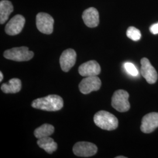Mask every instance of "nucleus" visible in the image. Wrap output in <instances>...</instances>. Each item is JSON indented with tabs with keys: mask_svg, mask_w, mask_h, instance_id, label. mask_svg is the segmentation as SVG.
Listing matches in <instances>:
<instances>
[{
	"mask_svg": "<svg viewBox=\"0 0 158 158\" xmlns=\"http://www.w3.org/2000/svg\"><path fill=\"white\" fill-rule=\"evenodd\" d=\"M63 100L60 96L52 94L45 97L39 98L32 102L31 106L36 109L47 111H56L63 107Z\"/></svg>",
	"mask_w": 158,
	"mask_h": 158,
	"instance_id": "f257e3e1",
	"label": "nucleus"
},
{
	"mask_svg": "<svg viewBox=\"0 0 158 158\" xmlns=\"http://www.w3.org/2000/svg\"><path fill=\"white\" fill-rule=\"evenodd\" d=\"M95 124L102 130L113 131L118 125V121L111 113L106 111H100L94 117Z\"/></svg>",
	"mask_w": 158,
	"mask_h": 158,
	"instance_id": "f03ea898",
	"label": "nucleus"
},
{
	"mask_svg": "<svg viewBox=\"0 0 158 158\" xmlns=\"http://www.w3.org/2000/svg\"><path fill=\"white\" fill-rule=\"evenodd\" d=\"M34 56V52L29 51L28 48L26 46L14 48L6 50L4 53L5 58L16 62L28 61Z\"/></svg>",
	"mask_w": 158,
	"mask_h": 158,
	"instance_id": "7ed1b4c3",
	"label": "nucleus"
},
{
	"mask_svg": "<svg viewBox=\"0 0 158 158\" xmlns=\"http://www.w3.org/2000/svg\"><path fill=\"white\" fill-rule=\"evenodd\" d=\"M129 97L128 93L124 90H118L115 91L111 100L113 107L121 113L128 111L130 108Z\"/></svg>",
	"mask_w": 158,
	"mask_h": 158,
	"instance_id": "20e7f679",
	"label": "nucleus"
},
{
	"mask_svg": "<svg viewBox=\"0 0 158 158\" xmlns=\"http://www.w3.org/2000/svg\"><path fill=\"white\" fill-rule=\"evenodd\" d=\"M37 28L42 34L49 35L53 32L54 19L48 14L40 12L36 18Z\"/></svg>",
	"mask_w": 158,
	"mask_h": 158,
	"instance_id": "39448f33",
	"label": "nucleus"
},
{
	"mask_svg": "<svg viewBox=\"0 0 158 158\" xmlns=\"http://www.w3.org/2000/svg\"><path fill=\"white\" fill-rule=\"evenodd\" d=\"M97 147L95 144L89 142H77L73 148L75 155L79 157H90L97 152Z\"/></svg>",
	"mask_w": 158,
	"mask_h": 158,
	"instance_id": "423d86ee",
	"label": "nucleus"
},
{
	"mask_svg": "<svg viewBox=\"0 0 158 158\" xmlns=\"http://www.w3.org/2000/svg\"><path fill=\"white\" fill-rule=\"evenodd\" d=\"M102 81L97 76L86 77L80 83L79 90L83 94H88L93 91H98L101 87Z\"/></svg>",
	"mask_w": 158,
	"mask_h": 158,
	"instance_id": "0eeeda50",
	"label": "nucleus"
},
{
	"mask_svg": "<svg viewBox=\"0 0 158 158\" xmlns=\"http://www.w3.org/2000/svg\"><path fill=\"white\" fill-rule=\"evenodd\" d=\"M141 73L149 84L155 83L158 80V73L155 69L153 67L149 60L145 57L141 60Z\"/></svg>",
	"mask_w": 158,
	"mask_h": 158,
	"instance_id": "6e6552de",
	"label": "nucleus"
},
{
	"mask_svg": "<svg viewBox=\"0 0 158 158\" xmlns=\"http://www.w3.org/2000/svg\"><path fill=\"white\" fill-rule=\"evenodd\" d=\"M25 23V19L21 15H17L13 17L6 25L5 31L9 35H16L19 34Z\"/></svg>",
	"mask_w": 158,
	"mask_h": 158,
	"instance_id": "1a4fd4ad",
	"label": "nucleus"
},
{
	"mask_svg": "<svg viewBox=\"0 0 158 158\" xmlns=\"http://www.w3.org/2000/svg\"><path fill=\"white\" fill-rule=\"evenodd\" d=\"M77 55L72 49L63 51L60 57V65L63 72H68L76 63Z\"/></svg>",
	"mask_w": 158,
	"mask_h": 158,
	"instance_id": "9d476101",
	"label": "nucleus"
},
{
	"mask_svg": "<svg viewBox=\"0 0 158 158\" xmlns=\"http://www.w3.org/2000/svg\"><path fill=\"white\" fill-rule=\"evenodd\" d=\"M141 130L145 134L152 132L158 127V113H151L145 115L142 119Z\"/></svg>",
	"mask_w": 158,
	"mask_h": 158,
	"instance_id": "9b49d317",
	"label": "nucleus"
},
{
	"mask_svg": "<svg viewBox=\"0 0 158 158\" xmlns=\"http://www.w3.org/2000/svg\"><path fill=\"white\" fill-rule=\"evenodd\" d=\"M101 72V67L96 60H90L81 64L79 73L81 76L90 77L97 76Z\"/></svg>",
	"mask_w": 158,
	"mask_h": 158,
	"instance_id": "f8f14e48",
	"label": "nucleus"
},
{
	"mask_svg": "<svg viewBox=\"0 0 158 158\" xmlns=\"http://www.w3.org/2000/svg\"><path fill=\"white\" fill-rule=\"evenodd\" d=\"M82 18L85 25L89 28H95L99 24V13L95 8L86 9L83 13Z\"/></svg>",
	"mask_w": 158,
	"mask_h": 158,
	"instance_id": "ddd939ff",
	"label": "nucleus"
},
{
	"mask_svg": "<svg viewBox=\"0 0 158 158\" xmlns=\"http://www.w3.org/2000/svg\"><path fill=\"white\" fill-rule=\"evenodd\" d=\"M22 83L21 80L14 78L9 80L8 83H3L1 86V89L4 93H17L21 90Z\"/></svg>",
	"mask_w": 158,
	"mask_h": 158,
	"instance_id": "4468645a",
	"label": "nucleus"
},
{
	"mask_svg": "<svg viewBox=\"0 0 158 158\" xmlns=\"http://www.w3.org/2000/svg\"><path fill=\"white\" fill-rule=\"evenodd\" d=\"M14 7L11 2L8 0H2L0 2V23L3 24L8 19L13 12Z\"/></svg>",
	"mask_w": 158,
	"mask_h": 158,
	"instance_id": "2eb2a0df",
	"label": "nucleus"
},
{
	"mask_svg": "<svg viewBox=\"0 0 158 158\" xmlns=\"http://www.w3.org/2000/svg\"><path fill=\"white\" fill-rule=\"evenodd\" d=\"M37 143L40 148H42L49 154H52L56 151L57 148V144L52 138L49 136L38 139Z\"/></svg>",
	"mask_w": 158,
	"mask_h": 158,
	"instance_id": "dca6fc26",
	"label": "nucleus"
},
{
	"mask_svg": "<svg viewBox=\"0 0 158 158\" xmlns=\"http://www.w3.org/2000/svg\"><path fill=\"white\" fill-rule=\"evenodd\" d=\"M54 131L55 128L53 125L45 124L35 130L34 135L36 138L40 139L51 135L54 132Z\"/></svg>",
	"mask_w": 158,
	"mask_h": 158,
	"instance_id": "f3484780",
	"label": "nucleus"
},
{
	"mask_svg": "<svg viewBox=\"0 0 158 158\" xmlns=\"http://www.w3.org/2000/svg\"><path fill=\"white\" fill-rule=\"evenodd\" d=\"M127 36L134 41H138L141 38V34L139 29L134 27H130L127 31Z\"/></svg>",
	"mask_w": 158,
	"mask_h": 158,
	"instance_id": "a211bd4d",
	"label": "nucleus"
},
{
	"mask_svg": "<svg viewBox=\"0 0 158 158\" xmlns=\"http://www.w3.org/2000/svg\"><path fill=\"white\" fill-rule=\"evenodd\" d=\"M125 70L128 73L132 76L136 77L139 75V72L135 66L131 62H126L124 64Z\"/></svg>",
	"mask_w": 158,
	"mask_h": 158,
	"instance_id": "6ab92c4d",
	"label": "nucleus"
},
{
	"mask_svg": "<svg viewBox=\"0 0 158 158\" xmlns=\"http://www.w3.org/2000/svg\"><path fill=\"white\" fill-rule=\"evenodd\" d=\"M149 30L152 34H154V35L158 34V23L152 25L150 27Z\"/></svg>",
	"mask_w": 158,
	"mask_h": 158,
	"instance_id": "aec40b11",
	"label": "nucleus"
},
{
	"mask_svg": "<svg viewBox=\"0 0 158 158\" xmlns=\"http://www.w3.org/2000/svg\"><path fill=\"white\" fill-rule=\"evenodd\" d=\"M3 78H4L3 74H2V73L1 72H0V81H2Z\"/></svg>",
	"mask_w": 158,
	"mask_h": 158,
	"instance_id": "412c9836",
	"label": "nucleus"
},
{
	"mask_svg": "<svg viewBox=\"0 0 158 158\" xmlns=\"http://www.w3.org/2000/svg\"><path fill=\"white\" fill-rule=\"evenodd\" d=\"M116 158H126V157L124 156H117Z\"/></svg>",
	"mask_w": 158,
	"mask_h": 158,
	"instance_id": "4be33fe9",
	"label": "nucleus"
}]
</instances>
